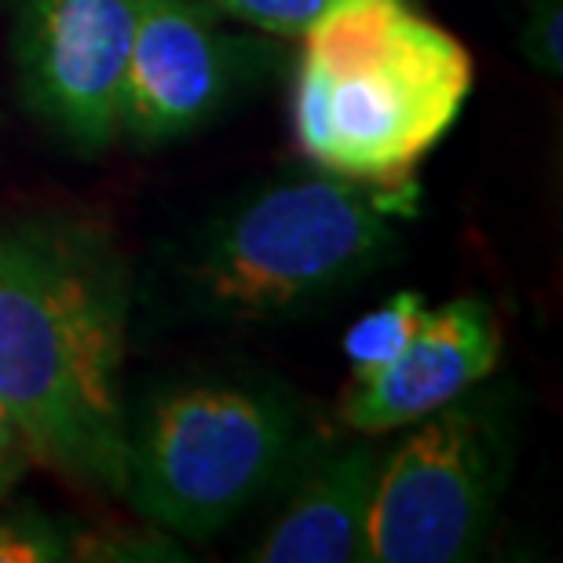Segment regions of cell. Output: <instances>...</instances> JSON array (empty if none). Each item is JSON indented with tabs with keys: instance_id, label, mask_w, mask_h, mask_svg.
<instances>
[{
	"instance_id": "7",
	"label": "cell",
	"mask_w": 563,
	"mask_h": 563,
	"mask_svg": "<svg viewBox=\"0 0 563 563\" xmlns=\"http://www.w3.org/2000/svg\"><path fill=\"white\" fill-rule=\"evenodd\" d=\"M234 48L201 0H143L121 88V140L173 143L220 114L242 74Z\"/></svg>"
},
{
	"instance_id": "2",
	"label": "cell",
	"mask_w": 563,
	"mask_h": 563,
	"mask_svg": "<svg viewBox=\"0 0 563 563\" xmlns=\"http://www.w3.org/2000/svg\"><path fill=\"white\" fill-rule=\"evenodd\" d=\"M300 41L292 136L322 173L402 184L472 96L468 48L410 0H333Z\"/></svg>"
},
{
	"instance_id": "13",
	"label": "cell",
	"mask_w": 563,
	"mask_h": 563,
	"mask_svg": "<svg viewBox=\"0 0 563 563\" xmlns=\"http://www.w3.org/2000/svg\"><path fill=\"white\" fill-rule=\"evenodd\" d=\"M26 465H30V450L22 443L19 428L11 424L8 410L0 407V498L15 487L19 476L26 472Z\"/></svg>"
},
{
	"instance_id": "1",
	"label": "cell",
	"mask_w": 563,
	"mask_h": 563,
	"mask_svg": "<svg viewBox=\"0 0 563 563\" xmlns=\"http://www.w3.org/2000/svg\"><path fill=\"white\" fill-rule=\"evenodd\" d=\"M125 267L63 220L0 231V407L30 457L96 494L125 490Z\"/></svg>"
},
{
	"instance_id": "3",
	"label": "cell",
	"mask_w": 563,
	"mask_h": 563,
	"mask_svg": "<svg viewBox=\"0 0 563 563\" xmlns=\"http://www.w3.org/2000/svg\"><path fill=\"white\" fill-rule=\"evenodd\" d=\"M399 184L333 173L253 190L201 231L184 289L201 314L264 322L363 278L396 245Z\"/></svg>"
},
{
	"instance_id": "11",
	"label": "cell",
	"mask_w": 563,
	"mask_h": 563,
	"mask_svg": "<svg viewBox=\"0 0 563 563\" xmlns=\"http://www.w3.org/2000/svg\"><path fill=\"white\" fill-rule=\"evenodd\" d=\"M209 4L275 37H300L333 0H209Z\"/></svg>"
},
{
	"instance_id": "12",
	"label": "cell",
	"mask_w": 563,
	"mask_h": 563,
	"mask_svg": "<svg viewBox=\"0 0 563 563\" xmlns=\"http://www.w3.org/2000/svg\"><path fill=\"white\" fill-rule=\"evenodd\" d=\"M563 0H527L523 26H520V52L538 74L560 77L563 74Z\"/></svg>"
},
{
	"instance_id": "4",
	"label": "cell",
	"mask_w": 563,
	"mask_h": 563,
	"mask_svg": "<svg viewBox=\"0 0 563 563\" xmlns=\"http://www.w3.org/2000/svg\"><path fill=\"white\" fill-rule=\"evenodd\" d=\"M300 439L275 388L198 380L162 391L129 424L125 498L146 523L206 542L278 479Z\"/></svg>"
},
{
	"instance_id": "5",
	"label": "cell",
	"mask_w": 563,
	"mask_h": 563,
	"mask_svg": "<svg viewBox=\"0 0 563 563\" xmlns=\"http://www.w3.org/2000/svg\"><path fill=\"white\" fill-rule=\"evenodd\" d=\"M410 428L380 461L366 520V563L468 560L498 498L494 428L461 399Z\"/></svg>"
},
{
	"instance_id": "9",
	"label": "cell",
	"mask_w": 563,
	"mask_h": 563,
	"mask_svg": "<svg viewBox=\"0 0 563 563\" xmlns=\"http://www.w3.org/2000/svg\"><path fill=\"white\" fill-rule=\"evenodd\" d=\"M385 454L377 443H352L314 461L250 560L366 563V520Z\"/></svg>"
},
{
	"instance_id": "6",
	"label": "cell",
	"mask_w": 563,
	"mask_h": 563,
	"mask_svg": "<svg viewBox=\"0 0 563 563\" xmlns=\"http://www.w3.org/2000/svg\"><path fill=\"white\" fill-rule=\"evenodd\" d=\"M143 0H15L19 92L81 154L121 140V88Z\"/></svg>"
},
{
	"instance_id": "10",
	"label": "cell",
	"mask_w": 563,
	"mask_h": 563,
	"mask_svg": "<svg viewBox=\"0 0 563 563\" xmlns=\"http://www.w3.org/2000/svg\"><path fill=\"white\" fill-rule=\"evenodd\" d=\"M424 311H428V303L418 289H402L388 303L366 311L363 319L344 333V355H347V363H352L355 377L391 363V358L402 352V344L413 336V330L421 325Z\"/></svg>"
},
{
	"instance_id": "8",
	"label": "cell",
	"mask_w": 563,
	"mask_h": 563,
	"mask_svg": "<svg viewBox=\"0 0 563 563\" xmlns=\"http://www.w3.org/2000/svg\"><path fill=\"white\" fill-rule=\"evenodd\" d=\"M501 325L490 303L457 297L428 308L391 363L358 374L344 396L341 421L358 435H385L418 424L446 402L465 399L498 369Z\"/></svg>"
}]
</instances>
